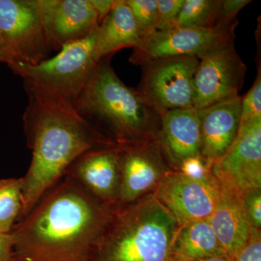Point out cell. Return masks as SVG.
<instances>
[{
	"label": "cell",
	"mask_w": 261,
	"mask_h": 261,
	"mask_svg": "<svg viewBox=\"0 0 261 261\" xmlns=\"http://www.w3.org/2000/svg\"><path fill=\"white\" fill-rule=\"evenodd\" d=\"M114 206L63 176L15 224L13 260L89 261Z\"/></svg>",
	"instance_id": "1"
},
{
	"label": "cell",
	"mask_w": 261,
	"mask_h": 261,
	"mask_svg": "<svg viewBox=\"0 0 261 261\" xmlns=\"http://www.w3.org/2000/svg\"><path fill=\"white\" fill-rule=\"evenodd\" d=\"M24 88L29 99L23 117L24 132L32 159L23 177V206L19 219L32 210L82 154L117 147L87 121L73 103L42 91Z\"/></svg>",
	"instance_id": "2"
},
{
	"label": "cell",
	"mask_w": 261,
	"mask_h": 261,
	"mask_svg": "<svg viewBox=\"0 0 261 261\" xmlns=\"http://www.w3.org/2000/svg\"><path fill=\"white\" fill-rule=\"evenodd\" d=\"M112 56L97 62L73 106L117 146L157 141L161 115L120 80L111 65Z\"/></svg>",
	"instance_id": "3"
},
{
	"label": "cell",
	"mask_w": 261,
	"mask_h": 261,
	"mask_svg": "<svg viewBox=\"0 0 261 261\" xmlns=\"http://www.w3.org/2000/svg\"><path fill=\"white\" fill-rule=\"evenodd\" d=\"M178 221L152 194L117 204L89 261H171Z\"/></svg>",
	"instance_id": "4"
},
{
	"label": "cell",
	"mask_w": 261,
	"mask_h": 261,
	"mask_svg": "<svg viewBox=\"0 0 261 261\" xmlns=\"http://www.w3.org/2000/svg\"><path fill=\"white\" fill-rule=\"evenodd\" d=\"M97 31L88 37L61 48L58 55L37 65L13 61L8 66L21 77L24 87L58 96L73 103L97 65Z\"/></svg>",
	"instance_id": "5"
},
{
	"label": "cell",
	"mask_w": 261,
	"mask_h": 261,
	"mask_svg": "<svg viewBox=\"0 0 261 261\" xmlns=\"http://www.w3.org/2000/svg\"><path fill=\"white\" fill-rule=\"evenodd\" d=\"M199 61L197 57L181 56L147 62L141 65L142 78L136 90L161 115L192 108L194 75Z\"/></svg>",
	"instance_id": "6"
},
{
	"label": "cell",
	"mask_w": 261,
	"mask_h": 261,
	"mask_svg": "<svg viewBox=\"0 0 261 261\" xmlns=\"http://www.w3.org/2000/svg\"><path fill=\"white\" fill-rule=\"evenodd\" d=\"M234 39L221 42L200 58L194 75V109L200 111L240 97L247 68L236 50Z\"/></svg>",
	"instance_id": "7"
},
{
	"label": "cell",
	"mask_w": 261,
	"mask_h": 261,
	"mask_svg": "<svg viewBox=\"0 0 261 261\" xmlns=\"http://www.w3.org/2000/svg\"><path fill=\"white\" fill-rule=\"evenodd\" d=\"M0 39L11 62L37 65L49 58L37 0H0Z\"/></svg>",
	"instance_id": "8"
},
{
	"label": "cell",
	"mask_w": 261,
	"mask_h": 261,
	"mask_svg": "<svg viewBox=\"0 0 261 261\" xmlns=\"http://www.w3.org/2000/svg\"><path fill=\"white\" fill-rule=\"evenodd\" d=\"M238 23L212 28H172L155 31L143 37L129 61L142 65L147 62L173 57H197L200 59L218 44L235 37Z\"/></svg>",
	"instance_id": "9"
},
{
	"label": "cell",
	"mask_w": 261,
	"mask_h": 261,
	"mask_svg": "<svg viewBox=\"0 0 261 261\" xmlns=\"http://www.w3.org/2000/svg\"><path fill=\"white\" fill-rule=\"evenodd\" d=\"M221 192V185L214 174L195 178L171 171L161 180L152 195L181 225L207 219L219 203Z\"/></svg>",
	"instance_id": "10"
},
{
	"label": "cell",
	"mask_w": 261,
	"mask_h": 261,
	"mask_svg": "<svg viewBox=\"0 0 261 261\" xmlns=\"http://www.w3.org/2000/svg\"><path fill=\"white\" fill-rule=\"evenodd\" d=\"M120 173L118 204H128L153 193L160 182L172 171L157 141L117 146Z\"/></svg>",
	"instance_id": "11"
},
{
	"label": "cell",
	"mask_w": 261,
	"mask_h": 261,
	"mask_svg": "<svg viewBox=\"0 0 261 261\" xmlns=\"http://www.w3.org/2000/svg\"><path fill=\"white\" fill-rule=\"evenodd\" d=\"M211 171L221 186L238 191L261 189V118L240 123L232 145Z\"/></svg>",
	"instance_id": "12"
},
{
	"label": "cell",
	"mask_w": 261,
	"mask_h": 261,
	"mask_svg": "<svg viewBox=\"0 0 261 261\" xmlns=\"http://www.w3.org/2000/svg\"><path fill=\"white\" fill-rule=\"evenodd\" d=\"M51 50L82 40L97 32L99 18L90 0H37Z\"/></svg>",
	"instance_id": "13"
},
{
	"label": "cell",
	"mask_w": 261,
	"mask_h": 261,
	"mask_svg": "<svg viewBox=\"0 0 261 261\" xmlns=\"http://www.w3.org/2000/svg\"><path fill=\"white\" fill-rule=\"evenodd\" d=\"M116 147L88 151L68 168L70 176L103 203L116 205L120 192V173Z\"/></svg>",
	"instance_id": "14"
},
{
	"label": "cell",
	"mask_w": 261,
	"mask_h": 261,
	"mask_svg": "<svg viewBox=\"0 0 261 261\" xmlns=\"http://www.w3.org/2000/svg\"><path fill=\"white\" fill-rule=\"evenodd\" d=\"M157 142L168 166L174 171L179 169L185 160L201 155L198 111L184 108L161 115Z\"/></svg>",
	"instance_id": "15"
},
{
	"label": "cell",
	"mask_w": 261,
	"mask_h": 261,
	"mask_svg": "<svg viewBox=\"0 0 261 261\" xmlns=\"http://www.w3.org/2000/svg\"><path fill=\"white\" fill-rule=\"evenodd\" d=\"M242 97L198 111L201 155L211 166L221 159L236 139L241 118Z\"/></svg>",
	"instance_id": "16"
},
{
	"label": "cell",
	"mask_w": 261,
	"mask_h": 261,
	"mask_svg": "<svg viewBox=\"0 0 261 261\" xmlns=\"http://www.w3.org/2000/svg\"><path fill=\"white\" fill-rule=\"evenodd\" d=\"M221 187L219 203L207 219L221 246L235 260L247 243L252 227L244 209L241 191Z\"/></svg>",
	"instance_id": "17"
},
{
	"label": "cell",
	"mask_w": 261,
	"mask_h": 261,
	"mask_svg": "<svg viewBox=\"0 0 261 261\" xmlns=\"http://www.w3.org/2000/svg\"><path fill=\"white\" fill-rule=\"evenodd\" d=\"M143 34L125 0L116 5L99 24L96 37V59L113 56L123 48L139 47Z\"/></svg>",
	"instance_id": "18"
},
{
	"label": "cell",
	"mask_w": 261,
	"mask_h": 261,
	"mask_svg": "<svg viewBox=\"0 0 261 261\" xmlns=\"http://www.w3.org/2000/svg\"><path fill=\"white\" fill-rule=\"evenodd\" d=\"M229 257L221 246L208 219L195 220L178 226L173 239L171 261H195Z\"/></svg>",
	"instance_id": "19"
},
{
	"label": "cell",
	"mask_w": 261,
	"mask_h": 261,
	"mask_svg": "<svg viewBox=\"0 0 261 261\" xmlns=\"http://www.w3.org/2000/svg\"><path fill=\"white\" fill-rule=\"evenodd\" d=\"M23 177L0 179V233H10L21 214Z\"/></svg>",
	"instance_id": "20"
},
{
	"label": "cell",
	"mask_w": 261,
	"mask_h": 261,
	"mask_svg": "<svg viewBox=\"0 0 261 261\" xmlns=\"http://www.w3.org/2000/svg\"><path fill=\"white\" fill-rule=\"evenodd\" d=\"M219 0H184L173 28H212Z\"/></svg>",
	"instance_id": "21"
},
{
	"label": "cell",
	"mask_w": 261,
	"mask_h": 261,
	"mask_svg": "<svg viewBox=\"0 0 261 261\" xmlns=\"http://www.w3.org/2000/svg\"><path fill=\"white\" fill-rule=\"evenodd\" d=\"M143 37L155 32L158 25L157 0H125Z\"/></svg>",
	"instance_id": "22"
},
{
	"label": "cell",
	"mask_w": 261,
	"mask_h": 261,
	"mask_svg": "<svg viewBox=\"0 0 261 261\" xmlns=\"http://www.w3.org/2000/svg\"><path fill=\"white\" fill-rule=\"evenodd\" d=\"M259 118H261L260 65H259L256 80L245 97H242L240 123Z\"/></svg>",
	"instance_id": "23"
},
{
	"label": "cell",
	"mask_w": 261,
	"mask_h": 261,
	"mask_svg": "<svg viewBox=\"0 0 261 261\" xmlns=\"http://www.w3.org/2000/svg\"><path fill=\"white\" fill-rule=\"evenodd\" d=\"M251 2L250 0H219L215 15L214 27L238 23L237 19L238 13Z\"/></svg>",
	"instance_id": "24"
},
{
	"label": "cell",
	"mask_w": 261,
	"mask_h": 261,
	"mask_svg": "<svg viewBox=\"0 0 261 261\" xmlns=\"http://www.w3.org/2000/svg\"><path fill=\"white\" fill-rule=\"evenodd\" d=\"M244 209L252 228H261V189L241 191Z\"/></svg>",
	"instance_id": "25"
},
{
	"label": "cell",
	"mask_w": 261,
	"mask_h": 261,
	"mask_svg": "<svg viewBox=\"0 0 261 261\" xmlns=\"http://www.w3.org/2000/svg\"><path fill=\"white\" fill-rule=\"evenodd\" d=\"M184 0H157L158 25L156 31L172 29Z\"/></svg>",
	"instance_id": "26"
},
{
	"label": "cell",
	"mask_w": 261,
	"mask_h": 261,
	"mask_svg": "<svg viewBox=\"0 0 261 261\" xmlns=\"http://www.w3.org/2000/svg\"><path fill=\"white\" fill-rule=\"evenodd\" d=\"M177 171L195 178H206L213 174L211 165L202 155L185 160Z\"/></svg>",
	"instance_id": "27"
},
{
	"label": "cell",
	"mask_w": 261,
	"mask_h": 261,
	"mask_svg": "<svg viewBox=\"0 0 261 261\" xmlns=\"http://www.w3.org/2000/svg\"><path fill=\"white\" fill-rule=\"evenodd\" d=\"M234 261H261V231L251 228L248 240Z\"/></svg>",
	"instance_id": "28"
},
{
	"label": "cell",
	"mask_w": 261,
	"mask_h": 261,
	"mask_svg": "<svg viewBox=\"0 0 261 261\" xmlns=\"http://www.w3.org/2000/svg\"><path fill=\"white\" fill-rule=\"evenodd\" d=\"M13 246L14 238L12 233H0V261H14Z\"/></svg>",
	"instance_id": "29"
},
{
	"label": "cell",
	"mask_w": 261,
	"mask_h": 261,
	"mask_svg": "<svg viewBox=\"0 0 261 261\" xmlns=\"http://www.w3.org/2000/svg\"><path fill=\"white\" fill-rule=\"evenodd\" d=\"M116 2L117 0H90L91 4L98 15L99 24L111 11Z\"/></svg>",
	"instance_id": "30"
},
{
	"label": "cell",
	"mask_w": 261,
	"mask_h": 261,
	"mask_svg": "<svg viewBox=\"0 0 261 261\" xmlns=\"http://www.w3.org/2000/svg\"><path fill=\"white\" fill-rule=\"evenodd\" d=\"M195 261H234L230 257H215Z\"/></svg>",
	"instance_id": "31"
},
{
	"label": "cell",
	"mask_w": 261,
	"mask_h": 261,
	"mask_svg": "<svg viewBox=\"0 0 261 261\" xmlns=\"http://www.w3.org/2000/svg\"><path fill=\"white\" fill-rule=\"evenodd\" d=\"M11 62V59L7 53H5L4 51L0 49V63H5L7 64Z\"/></svg>",
	"instance_id": "32"
},
{
	"label": "cell",
	"mask_w": 261,
	"mask_h": 261,
	"mask_svg": "<svg viewBox=\"0 0 261 261\" xmlns=\"http://www.w3.org/2000/svg\"><path fill=\"white\" fill-rule=\"evenodd\" d=\"M0 49L1 50L4 51V47H3V42H2L1 39H0ZM11 59V58H10Z\"/></svg>",
	"instance_id": "33"
}]
</instances>
